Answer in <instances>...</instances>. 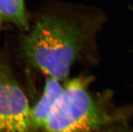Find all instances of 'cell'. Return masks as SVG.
<instances>
[{"label":"cell","mask_w":133,"mask_h":132,"mask_svg":"<svg viewBox=\"0 0 133 132\" xmlns=\"http://www.w3.org/2000/svg\"><path fill=\"white\" fill-rule=\"evenodd\" d=\"M97 20L87 10L49 6L38 14L22 39L23 55L47 77L63 82L90 43Z\"/></svg>","instance_id":"cell-1"},{"label":"cell","mask_w":133,"mask_h":132,"mask_svg":"<svg viewBox=\"0 0 133 132\" xmlns=\"http://www.w3.org/2000/svg\"><path fill=\"white\" fill-rule=\"evenodd\" d=\"M113 118L88 90L87 82L76 78L63 90L39 130L43 132H95Z\"/></svg>","instance_id":"cell-2"},{"label":"cell","mask_w":133,"mask_h":132,"mask_svg":"<svg viewBox=\"0 0 133 132\" xmlns=\"http://www.w3.org/2000/svg\"><path fill=\"white\" fill-rule=\"evenodd\" d=\"M35 131L25 93L8 66L0 63V132Z\"/></svg>","instance_id":"cell-3"},{"label":"cell","mask_w":133,"mask_h":132,"mask_svg":"<svg viewBox=\"0 0 133 132\" xmlns=\"http://www.w3.org/2000/svg\"><path fill=\"white\" fill-rule=\"evenodd\" d=\"M52 78L47 77L42 94L33 107H31V117L36 131L39 130L49 111L60 95L64 84Z\"/></svg>","instance_id":"cell-4"},{"label":"cell","mask_w":133,"mask_h":132,"mask_svg":"<svg viewBox=\"0 0 133 132\" xmlns=\"http://www.w3.org/2000/svg\"><path fill=\"white\" fill-rule=\"evenodd\" d=\"M6 25L22 31L30 29L25 0H0V29Z\"/></svg>","instance_id":"cell-5"}]
</instances>
